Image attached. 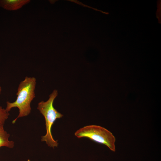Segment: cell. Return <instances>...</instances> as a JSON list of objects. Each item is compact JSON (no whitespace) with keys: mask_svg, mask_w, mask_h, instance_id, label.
I'll list each match as a JSON object with an SVG mask.
<instances>
[{"mask_svg":"<svg viewBox=\"0 0 161 161\" xmlns=\"http://www.w3.org/2000/svg\"><path fill=\"white\" fill-rule=\"evenodd\" d=\"M57 90H54L49 95V98L46 101H42L38 104L37 109L44 116L45 120L46 133L41 137V141H45L48 145L54 148L58 145L57 141L53 139L52 133V126L57 119L62 117L63 115L58 112L54 107L53 103L58 95Z\"/></svg>","mask_w":161,"mask_h":161,"instance_id":"7a4b0ae2","label":"cell"},{"mask_svg":"<svg viewBox=\"0 0 161 161\" xmlns=\"http://www.w3.org/2000/svg\"><path fill=\"white\" fill-rule=\"evenodd\" d=\"M1 87L0 86V94L1 93Z\"/></svg>","mask_w":161,"mask_h":161,"instance_id":"52a82bcc","label":"cell"},{"mask_svg":"<svg viewBox=\"0 0 161 161\" xmlns=\"http://www.w3.org/2000/svg\"><path fill=\"white\" fill-rule=\"evenodd\" d=\"M36 84V79L35 77H26L18 85L16 101L12 103L7 102V107L5 109L7 112H9L14 107H17L19 110V114L13 121V124H14L18 118L27 116L30 113L31 109L30 103L35 97Z\"/></svg>","mask_w":161,"mask_h":161,"instance_id":"6da1fadb","label":"cell"},{"mask_svg":"<svg viewBox=\"0 0 161 161\" xmlns=\"http://www.w3.org/2000/svg\"><path fill=\"white\" fill-rule=\"evenodd\" d=\"M30 2V0H0V6L9 10H15L21 8Z\"/></svg>","mask_w":161,"mask_h":161,"instance_id":"277c9868","label":"cell"},{"mask_svg":"<svg viewBox=\"0 0 161 161\" xmlns=\"http://www.w3.org/2000/svg\"><path fill=\"white\" fill-rule=\"evenodd\" d=\"M10 114L5 109L0 106V124H4L6 120L8 118Z\"/></svg>","mask_w":161,"mask_h":161,"instance_id":"8992f818","label":"cell"},{"mask_svg":"<svg viewBox=\"0 0 161 161\" xmlns=\"http://www.w3.org/2000/svg\"><path fill=\"white\" fill-rule=\"evenodd\" d=\"M4 124H0V147L5 146L10 148H12L14 146V142L8 140L10 135L4 131Z\"/></svg>","mask_w":161,"mask_h":161,"instance_id":"5b68a950","label":"cell"},{"mask_svg":"<svg viewBox=\"0 0 161 161\" xmlns=\"http://www.w3.org/2000/svg\"><path fill=\"white\" fill-rule=\"evenodd\" d=\"M78 138L86 137L97 143L103 144L115 152V138L110 131L96 125L87 126L80 128L75 133Z\"/></svg>","mask_w":161,"mask_h":161,"instance_id":"3957f363","label":"cell"}]
</instances>
